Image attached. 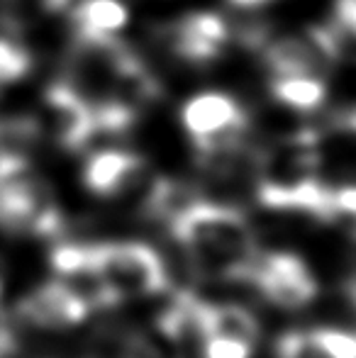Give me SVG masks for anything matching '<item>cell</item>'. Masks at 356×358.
<instances>
[{
  "label": "cell",
  "instance_id": "obj_1",
  "mask_svg": "<svg viewBox=\"0 0 356 358\" xmlns=\"http://www.w3.org/2000/svg\"><path fill=\"white\" fill-rule=\"evenodd\" d=\"M171 234L185 259L208 278H249L259 259L257 236L237 208L190 200L169 215Z\"/></svg>",
  "mask_w": 356,
  "mask_h": 358
},
{
  "label": "cell",
  "instance_id": "obj_2",
  "mask_svg": "<svg viewBox=\"0 0 356 358\" xmlns=\"http://www.w3.org/2000/svg\"><path fill=\"white\" fill-rule=\"evenodd\" d=\"M322 146L313 129L276 139L254 159V193L269 210L329 217Z\"/></svg>",
  "mask_w": 356,
  "mask_h": 358
},
{
  "label": "cell",
  "instance_id": "obj_3",
  "mask_svg": "<svg viewBox=\"0 0 356 358\" xmlns=\"http://www.w3.org/2000/svg\"><path fill=\"white\" fill-rule=\"evenodd\" d=\"M83 185L95 198L166 217L171 215V203L178 200L176 185L127 149L95 151L83 166Z\"/></svg>",
  "mask_w": 356,
  "mask_h": 358
},
{
  "label": "cell",
  "instance_id": "obj_4",
  "mask_svg": "<svg viewBox=\"0 0 356 358\" xmlns=\"http://www.w3.org/2000/svg\"><path fill=\"white\" fill-rule=\"evenodd\" d=\"M0 227L34 236H54L62 229L52 185L24 154L0 151Z\"/></svg>",
  "mask_w": 356,
  "mask_h": 358
},
{
  "label": "cell",
  "instance_id": "obj_5",
  "mask_svg": "<svg viewBox=\"0 0 356 358\" xmlns=\"http://www.w3.org/2000/svg\"><path fill=\"white\" fill-rule=\"evenodd\" d=\"M88 261L105 305L152 297L166 287V266L157 249L142 241L86 244Z\"/></svg>",
  "mask_w": 356,
  "mask_h": 358
},
{
  "label": "cell",
  "instance_id": "obj_6",
  "mask_svg": "<svg viewBox=\"0 0 356 358\" xmlns=\"http://www.w3.org/2000/svg\"><path fill=\"white\" fill-rule=\"evenodd\" d=\"M180 127L205 164L244 149L249 115L234 95L225 90H200L180 108Z\"/></svg>",
  "mask_w": 356,
  "mask_h": 358
},
{
  "label": "cell",
  "instance_id": "obj_7",
  "mask_svg": "<svg viewBox=\"0 0 356 358\" xmlns=\"http://www.w3.org/2000/svg\"><path fill=\"white\" fill-rule=\"evenodd\" d=\"M262 62L271 78H320L327 80L329 71L342 57V34L327 24L300 27L259 44Z\"/></svg>",
  "mask_w": 356,
  "mask_h": 358
},
{
  "label": "cell",
  "instance_id": "obj_8",
  "mask_svg": "<svg viewBox=\"0 0 356 358\" xmlns=\"http://www.w3.org/2000/svg\"><path fill=\"white\" fill-rule=\"evenodd\" d=\"M29 122L34 137L66 151L83 149L98 134L93 108L64 80L44 90Z\"/></svg>",
  "mask_w": 356,
  "mask_h": 358
},
{
  "label": "cell",
  "instance_id": "obj_9",
  "mask_svg": "<svg viewBox=\"0 0 356 358\" xmlns=\"http://www.w3.org/2000/svg\"><path fill=\"white\" fill-rule=\"evenodd\" d=\"M249 278L271 305L283 310H303L320 292L313 268L290 251H271L259 256Z\"/></svg>",
  "mask_w": 356,
  "mask_h": 358
},
{
  "label": "cell",
  "instance_id": "obj_10",
  "mask_svg": "<svg viewBox=\"0 0 356 358\" xmlns=\"http://www.w3.org/2000/svg\"><path fill=\"white\" fill-rule=\"evenodd\" d=\"M164 44L173 59L188 66H208L218 62L232 42V24L215 13H185L173 20L162 32Z\"/></svg>",
  "mask_w": 356,
  "mask_h": 358
},
{
  "label": "cell",
  "instance_id": "obj_11",
  "mask_svg": "<svg viewBox=\"0 0 356 358\" xmlns=\"http://www.w3.org/2000/svg\"><path fill=\"white\" fill-rule=\"evenodd\" d=\"M262 327L252 310L242 305L205 302V344L200 358H252Z\"/></svg>",
  "mask_w": 356,
  "mask_h": 358
},
{
  "label": "cell",
  "instance_id": "obj_12",
  "mask_svg": "<svg viewBox=\"0 0 356 358\" xmlns=\"http://www.w3.org/2000/svg\"><path fill=\"white\" fill-rule=\"evenodd\" d=\"M22 322L47 331H64L83 324L90 315L88 302L62 280H49L22 297L17 307Z\"/></svg>",
  "mask_w": 356,
  "mask_h": 358
},
{
  "label": "cell",
  "instance_id": "obj_13",
  "mask_svg": "<svg viewBox=\"0 0 356 358\" xmlns=\"http://www.w3.org/2000/svg\"><path fill=\"white\" fill-rule=\"evenodd\" d=\"M159 331L183 358H200L205 344V300L176 295L159 317Z\"/></svg>",
  "mask_w": 356,
  "mask_h": 358
},
{
  "label": "cell",
  "instance_id": "obj_14",
  "mask_svg": "<svg viewBox=\"0 0 356 358\" xmlns=\"http://www.w3.org/2000/svg\"><path fill=\"white\" fill-rule=\"evenodd\" d=\"M276 358H356V334L334 327L285 331L276 341Z\"/></svg>",
  "mask_w": 356,
  "mask_h": 358
},
{
  "label": "cell",
  "instance_id": "obj_15",
  "mask_svg": "<svg viewBox=\"0 0 356 358\" xmlns=\"http://www.w3.org/2000/svg\"><path fill=\"white\" fill-rule=\"evenodd\" d=\"M132 13L124 0H76L71 3V24L78 37H120Z\"/></svg>",
  "mask_w": 356,
  "mask_h": 358
},
{
  "label": "cell",
  "instance_id": "obj_16",
  "mask_svg": "<svg viewBox=\"0 0 356 358\" xmlns=\"http://www.w3.org/2000/svg\"><path fill=\"white\" fill-rule=\"evenodd\" d=\"M271 98L290 113L308 115L327 105V83L320 78H271Z\"/></svg>",
  "mask_w": 356,
  "mask_h": 358
},
{
  "label": "cell",
  "instance_id": "obj_17",
  "mask_svg": "<svg viewBox=\"0 0 356 358\" xmlns=\"http://www.w3.org/2000/svg\"><path fill=\"white\" fill-rule=\"evenodd\" d=\"M32 52L13 37V29L0 27V88L22 80L32 71Z\"/></svg>",
  "mask_w": 356,
  "mask_h": 358
},
{
  "label": "cell",
  "instance_id": "obj_18",
  "mask_svg": "<svg viewBox=\"0 0 356 358\" xmlns=\"http://www.w3.org/2000/svg\"><path fill=\"white\" fill-rule=\"evenodd\" d=\"M327 185V208L329 217H354L356 220V159L337 171Z\"/></svg>",
  "mask_w": 356,
  "mask_h": 358
},
{
  "label": "cell",
  "instance_id": "obj_19",
  "mask_svg": "<svg viewBox=\"0 0 356 358\" xmlns=\"http://www.w3.org/2000/svg\"><path fill=\"white\" fill-rule=\"evenodd\" d=\"M334 29L356 39V0H337L334 5Z\"/></svg>",
  "mask_w": 356,
  "mask_h": 358
},
{
  "label": "cell",
  "instance_id": "obj_20",
  "mask_svg": "<svg viewBox=\"0 0 356 358\" xmlns=\"http://www.w3.org/2000/svg\"><path fill=\"white\" fill-rule=\"evenodd\" d=\"M347 295L356 305V239L352 246V256H349V271H347Z\"/></svg>",
  "mask_w": 356,
  "mask_h": 358
},
{
  "label": "cell",
  "instance_id": "obj_21",
  "mask_svg": "<svg viewBox=\"0 0 356 358\" xmlns=\"http://www.w3.org/2000/svg\"><path fill=\"white\" fill-rule=\"evenodd\" d=\"M227 3L237 10H259V8H264V5L273 3V0H227Z\"/></svg>",
  "mask_w": 356,
  "mask_h": 358
},
{
  "label": "cell",
  "instance_id": "obj_22",
  "mask_svg": "<svg viewBox=\"0 0 356 358\" xmlns=\"http://www.w3.org/2000/svg\"><path fill=\"white\" fill-rule=\"evenodd\" d=\"M3 287H5V261L0 256V297H3Z\"/></svg>",
  "mask_w": 356,
  "mask_h": 358
}]
</instances>
